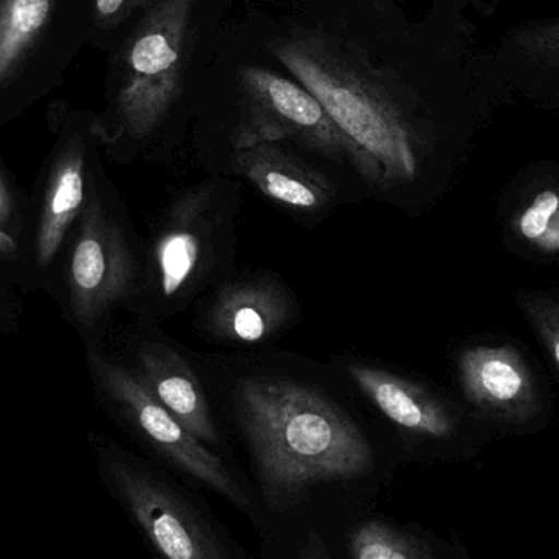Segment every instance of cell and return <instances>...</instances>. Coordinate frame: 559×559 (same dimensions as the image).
<instances>
[{
    "mask_svg": "<svg viewBox=\"0 0 559 559\" xmlns=\"http://www.w3.org/2000/svg\"><path fill=\"white\" fill-rule=\"evenodd\" d=\"M305 559H321V558H318V557H306Z\"/></svg>",
    "mask_w": 559,
    "mask_h": 559,
    "instance_id": "22",
    "label": "cell"
},
{
    "mask_svg": "<svg viewBox=\"0 0 559 559\" xmlns=\"http://www.w3.org/2000/svg\"><path fill=\"white\" fill-rule=\"evenodd\" d=\"M466 401L491 419L525 424L540 413L537 381L518 348L476 345L459 358Z\"/></svg>",
    "mask_w": 559,
    "mask_h": 559,
    "instance_id": "8",
    "label": "cell"
},
{
    "mask_svg": "<svg viewBox=\"0 0 559 559\" xmlns=\"http://www.w3.org/2000/svg\"><path fill=\"white\" fill-rule=\"evenodd\" d=\"M525 312L544 338L559 370V301L551 298H531L524 302Z\"/></svg>",
    "mask_w": 559,
    "mask_h": 559,
    "instance_id": "18",
    "label": "cell"
},
{
    "mask_svg": "<svg viewBox=\"0 0 559 559\" xmlns=\"http://www.w3.org/2000/svg\"><path fill=\"white\" fill-rule=\"evenodd\" d=\"M245 118L236 147L292 140L337 163H348L367 182L381 189L374 160L329 117L318 98L301 84L269 69L241 72Z\"/></svg>",
    "mask_w": 559,
    "mask_h": 559,
    "instance_id": "4",
    "label": "cell"
},
{
    "mask_svg": "<svg viewBox=\"0 0 559 559\" xmlns=\"http://www.w3.org/2000/svg\"><path fill=\"white\" fill-rule=\"evenodd\" d=\"M275 55L334 123L374 160L381 189L416 179L419 150L413 128L377 79L319 38L282 43Z\"/></svg>",
    "mask_w": 559,
    "mask_h": 559,
    "instance_id": "2",
    "label": "cell"
},
{
    "mask_svg": "<svg viewBox=\"0 0 559 559\" xmlns=\"http://www.w3.org/2000/svg\"><path fill=\"white\" fill-rule=\"evenodd\" d=\"M365 396L401 429L426 439H450L459 420L452 407L406 378L367 365L348 367Z\"/></svg>",
    "mask_w": 559,
    "mask_h": 559,
    "instance_id": "10",
    "label": "cell"
},
{
    "mask_svg": "<svg viewBox=\"0 0 559 559\" xmlns=\"http://www.w3.org/2000/svg\"><path fill=\"white\" fill-rule=\"evenodd\" d=\"M84 146L75 141L66 147L49 174L41 222L36 233V261L41 267L56 258L69 228L81 213L84 205Z\"/></svg>",
    "mask_w": 559,
    "mask_h": 559,
    "instance_id": "14",
    "label": "cell"
},
{
    "mask_svg": "<svg viewBox=\"0 0 559 559\" xmlns=\"http://www.w3.org/2000/svg\"><path fill=\"white\" fill-rule=\"evenodd\" d=\"M133 258L117 223L94 199L82 213L81 233L69 265L72 311L84 324L130 292Z\"/></svg>",
    "mask_w": 559,
    "mask_h": 559,
    "instance_id": "7",
    "label": "cell"
},
{
    "mask_svg": "<svg viewBox=\"0 0 559 559\" xmlns=\"http://www.w3.org/2000/svg\"><path fill=\"white\" fill-rule=\"evenodd\" d=\"M518 235L544 254H559V187L540 190L514 219Z\"/></svg>",
    "mask_w": 559,
    "mask_h": 559,
    "instance_id": "16",
    "label": "cell"
},
{
    "mask_svg": "<svg viewBox=\"0 0 559 559\" xmlns=\"http://www.w3.org/2000/svg\"><path fill=\"white\" fill-rule=\"evenodd\" d=\"M138 377L157 401L202 442L215 443L218 430L205 391L192 367L163 344H146L138 352Z\"/></svg>",
    "mask_w": 559,
    "mask_h": 559,
    "instance_id": "13",
    "label": "cell"
},
{
    "mask_svg": "<svg viewBox=\"0 0 559 559\" xmlns=\"http://www.w3.org/2000/svg\"><path fill=\"white\" fill-rule=\"evenodd\" d=\"M10 213V197L7 192L5 183H3L2 177H0V225L5 222L7 216Z\"/></svg>",
    "mask_w": 559,
    "mask_h": 559,
    "instance_id": "20",
    "label": "cell"
},
{
    "mask_svg": "<svg viewBox=\"0 0 559 559\" xmlns=\"http://www.w3.org/2000/svg\"><path fill=\"white\" fill-rule=\"evenodd\" d=\"M108 473L147 540L164 559H233L202 515L173 486L120 460Z\"/></svg>",
    "mask_w": 559,
    "mask_h": 559,
    "instance_id": "6",
    "label": "cell"
},
{
    "mask_svg": "<svg viewBox=\"0 0 559 559\" xmlns=\"http://www.w3.org/2000/svg\"><path fill=\"white\" fill-rule=\"evenodd\" d=\"M13 252H16L15 241L0 229V255H10Z\"/></svg>",
    "mask_w": 559,
    "mask_h": 559,
    "instance_id": "21",
    "label": "cell"
},
{
    "mask_svg": "<svg viewBox=\"0 0 559 559\" xmlns=\"http://www.w3.org/2000/svg\"><path fill=\"white\" fill-rule=\"evenodd\" d=\"M55 0H0V88L28 61L48 28Z\"/></svg>",
    "mask_w": 559,
    "mask_h": 559,
    "instance_id": "15",
    "label": "cell"
},
{
    "mask_svg": "<svg viewBox=\"0 0 559 559\" xmlns=\"http://www.w3.org/2000/svg\"><path fill=\"white\" fill-rule=\"evenodd\" d=\"M88 361L111 400L166 459L228 501L241 508L249 504L248 496L225 463L154 397L138 374L95 354L88 355Z\"/></svg>",
    "mask_w": 559,
    "mask_h": 559,
    "instance_id": "5",
    "label": "cell"
},
{
    "mask_svg": "<svg viewBox=\"0 0 559 559\" xmlns=\"http://www.w3.org/2000/svg\"><path fill=\"white\" fill-rule=\"evenodd\" d=\"M352 559H433L417 538L381 524L367 522L350 538Z\"/></svg>",
    "mask_w": 559,
    "mask_h": 559,
    "instance_id": "17",
    "label": "cell"
},
{
    "mask_svg": "<svg viewBox=\"0 0 559 559\" xmlns=\"http://www.w3.org/2000/svg\"><path fill=\"white\" fill-rule=\"evenodd\" d=\"M235 166L259 192L286 209L319 212L334 202L331 182L277 143L236 147Z\"/></svg>",
    "mask_w": 559,
    "mask_h": 559,
    "instance_id": "11",
    "label": "cell"
},
{
    "mask_svg": "<svg viewBox=\"0 0 559 559\" xmlns=\"http://www.w3.org/2000/svg\"><path fill=\"white\" fill-rule=\"evenodd\" d=\"M236 407L274 506L293 504L318 483L358 478L373 468L367 437L311 388L283 378H246Z\"/></svg>",
    "mask_w": 559,
    "mask_h": 559,
    "instance_id": "1",
    "label": "cell"
},
{
    "mask_svg": "<svg viewBox=\"0 0 559 559\" xmlns=\"http://www.w3.org/2000/svg\"><path fill=\"white\" fill-rule=\"evenodd\" d=\"M147 0H94L95 19L105 28L120 25L134 10L146 7Z\"/></svg>",
    "mask_w": 559,
    "mask_h": 559,
    "instance_id": "19",
    "label": "cell"
},
{
    "mask_svg": "<svg viewBox=\"0 0 559 559\" xmlns=\"http://www.w3.org/2000/svg\"><path fill=\"white\" fill-rule=\"evenodd\" d=\"M293 305L280 283L267 278L231 283L219 292L210 325L213 334L233 344H261L292 318Z\"/></svg>",
    "mask_w": 559,
    "mask_h": 559,
    "instance_id": "12",
    "label": "cell"
},
{
    "mask_svg": "<svg viewBox=\"0 0 559 559\" xmlns=\"http://www.w3.org/2000/svg\"><path fill=\"white\" fill-rule=\"evenodd\" d=\"M212 190H192L170 209L169 218L154 246L157 286L164 298L179 299L205 274L212 258L213 225L210 218Z\"/></svg>",
    "mask_w": 559,
    "mask_h": 559,
    "instance_id": "9",
    "label": "cell"
},
{
    "mask_svg": "<svg viewBox=\"0 0 559 559\" xmlns=\"http://www.w3.org/2000/svg\"><path fill=\"white\" fill-rule=\"evenodd\" d=\"M195 0H151L121 59L117 117L130 136L153 133L182 85Z\"/></svg>",
    "mask_w": 559,
    "mask_h": 559,
    "instance_id": "3",
    "label": "cell"
}]
</instances>
